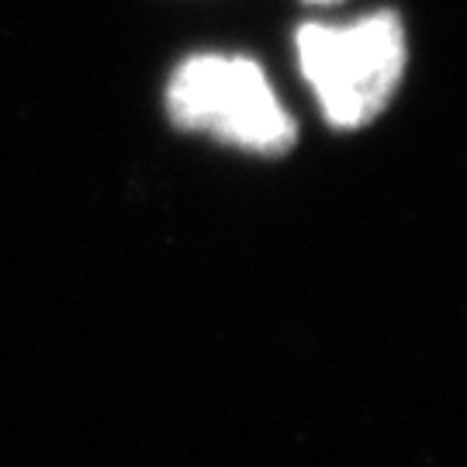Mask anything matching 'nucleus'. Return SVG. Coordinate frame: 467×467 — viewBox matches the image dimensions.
<instances>
[{
    "label": "nucleus",
    "instance_id": "1",
    "mask_svg": "<svg viewBox=\"0 0 467 467\" xmlns=\"http://www.w3.org/2000/svg\"><path fill=\"white\" fill-rule=\"evenodd\" d=\"M298 63L336 129H360L381 115L401 80V21L391 11H378L353 28L305 25L298 32Z\"/></svg>",
    "mask_w": 467,
    "mask_h": 467
},
{
    "label": "nucleus",
    "instance_id": "2",
    "mask_svg": "<svg viewBox=\"0 0 467 467\" xmlns=\"http://www.w3.org/2000/svg\"><path fill=\"white\" fill-rule=\"evenodd\" d=\"M173 125L212 132L229 146L284 152L295 142V121L274 98L264 69L239 56H194L167 87Z\"/></svg>",
    "mask_w": 467,
    "mask_h": 467
},
{
    "label": "nucleus",
    "instance_id": "3",
    "mask_svg": "<svg viewBox=\"0 0 467 467\" xmlns=\"http://www.w3.org/2000/svg\"><path fill=\"white\" fill-rule=\"evenodd\" d=\"M308 4H336V0H308Z\"/></svg>",
    "mask_w": 467,
    "mask_h": 467
}]
</instances>
